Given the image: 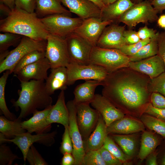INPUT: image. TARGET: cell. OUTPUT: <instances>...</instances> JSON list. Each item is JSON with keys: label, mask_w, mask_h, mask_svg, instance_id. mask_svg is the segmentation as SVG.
I'll use <instances>...</instances> for the list:
<instances>
[{"label": "cell", "mask_w": 165, "mask_h": 165, "mask_svg": "<svg viewBox=\"0 0 165 165\" xmlns=\"http://www.w3.org/2000/svg\"><path fill=\"white\" fill-rule=\"evenodd\" d=\"M151 3L158 13L165 10V0H152Z\"/></svg>", "instance_id": "cell-52"}, {"label": "cell", "mask_w": 165, "mask_h": 165, "mask_svg": "<svg viewBox=\"0 0 165 165\" xmlns=\"http://www.w3.org/2000/svg\"><path fill=\"white\" fill-rule=\"evenodd\" d=\"M108 134H129L145 131L142 121L132 117L124 116L107 127Z\"/></svg>", "instance_id": "cell-21"}, {"label": "cell", "mask_w": 165, "mask_h": 165, "mask_svg": "<svg viewBox=\"0 0 165 165\" xmlns=\"http://www.w3.org/2000/svg\"><path fill=\"white\" fill-rule=\"evenodd\" d=\"M158 13L151 1L145 0L134 4L120 16L117 22L125 24L131 29L140 23L147 24L156 21Z\"/></svg>", "instance_id": "cell-5"}, {"label": "cell", "mask_w": 165, "mask_h": 165, "mask_svg": "<svg viewBox=\"0 0 165 165\" xmlns=\"http://www.w3.org/2000/svg\"><path fill=\"white\" fill-rule=\"evenodd\" d=\"M47 40L37 41L23 36L20 42L10 51L6 57L0 62V73L9 70L13 73L16 65L26 54L35 50H46Z\"/></svg>", "instance_id": "cell-6"}, {"label": "cell", "mask_w": 165, "mask_h": 165, "mask_svg": "<svg viewBox=\"0 0 165 165\" xmlns=\"http://www.w3.org/2000/svg\"><path fill=\"white\" fill-rule=\"evenodd\" d=\"M150 102L155 107L165 109V97L159 93H151Z\"/></svg>", "instance_id": "cell-47"}, {"label": "cell", "mask_w": 165, "mask_h": 165, "mask_svg": "<svg viewBox=\"0 0 165 165\" xmlns=\"http://www.w3.org/2000/svg\"><path fill=\"white\" fill-rule=\"evenodd\" d=\"M68 78V86L79 80L104 81L108 72L102 67L93 64L82 65L70 62L66 67Z\"/></svg>", "instance_id": "cell-10"}, {"label": "cell", "mask_w": 165, "mask_h": 165, "mask_svg": "<svg viewBox=\"0 0 165 165\" xmlns=\"http://www.w3.org/2000/svg\"><path fill=\"white\" fill-rule=\"evenodd\" d=\"M53 105L42 111L36 110L33 113V116L31 117L28 120L22 122L21 125L23 128L31 133H45L43 129V124Z\"/></svg>", "instance_id": "cell-28"}, {"label": "cell", "mask_w": 165, "mask_h": 165, "mask_svg": "<svg viewBox=\"0 0 165 165\" xmlns=\"http://www.w3.org/2000/svg\"><path fill=\"white\" fill-rule=\"evenodd\" d=\"M106 165H121L122 162L102 146L98 149Z\"/></svg>", "instance_id": "cell-43"}, {"label": "cell", "mask_w": 165, "mask_h": 165, "mask_svg": "<svg viewBox=\"0 0 165 165\" xmlns=\"http://www.w3.org/2000/svg\"><path fill=\"white\" fill-rule=\"evenodd\" d=\"M134 4H137L141 2L144 1V0H130ZM149 1L151 2L152 0H148Z\"/></svg>", "instance_id": "cell-58"}, {"label": "cell", "mask_w": 165, "mask_h": 165, "mask_svg": "<svg viewBox=\"0 0 165 165\" xmlns=\"http://www.w3.org/2000/svg\"><path fill=\"white\" fill-rule=\"evenodd\" d=\"M150 40V39L141 40L138 42L133 44H126L119 50L125 55L128 57L131 56L137 53Z\"/></svg>", "instance_id": "cell-41"}, {"label": "cell", "mask_w": 165, "mask_h": 165, "mask_svg": "<svg viewBox=\"0 0 165 165\" xmlns=\"http://www.w3.org/2000/svg\"><path fill=\"white\" fill-rule=\"evenodd\" d=\"M66 105L69 112V129L73 144L72 154L75 159L74 165H82L85 152L82 138L77 123L76 105L72 100L68 101Z\"/></svg>", "instance_id": "cell-12"}, {"label": "cell", "mask_w": 165, "mask_h": 165, "mask_svg": "<svg viewBox=\"0 0 165 165\" xmlns=\"http://www.w3.org/2000/svg\"><path fill=\"white\" fill-rule=\"evenodd\" d=\"M20 82L19 98L16 101L11 100L16 110L20 109L18 119L21 120L38 109H44L52 105L53 99L46 90L44 80Z\"/></svg>", "instance_id": "cell-3"}, {"label": "cell", "mask_w": 165, "mask_h": 165, "mask_svg": "<svg viewBox=\"0 0 165 165\" xmlns=\"http://www.w3.org/2000/svg\"><path fill=\"white\" fill-rule=\"evenodd\" d=\"M20 158L13 153L10 148L6 145L0 146V165H11L16 160Z\"/></svg>", "instance_id": "cell-39"}, {"label": "cell", "mask_w": 165, "mask_h": 165, "mask_svg": "<svg viewBox=\"0 0 165 165\" xmlns=\"http://www.w3.org/2000/svg\"><path fill=\"white\" fill-rule=\"evenodd\" d=\"M35 13L39 18L63 14L71 16V13L62 5L61 0H35Z\"/></svg>", "instance_id": "cell-25"}, {"label": "cell", "mask_w": 165, "mask_h": 165, "mask_svg": "<svg viewBox=\"0 0 165 165\" xmlns=\"http://www.w3.org/2000/svg\"><path fill=\"white\" fill-rule=\"evenodd\" d=\"M15 7L27 12H35V0H15Z\"/></svg>", "instance_id": "cell-44"}, {"label": "cell", "mask_w": 165, "mask_h": 165, "mask_svg": "<svg viewBox=\"0 0 165 165\" xmlns=\"http://www.w3.org/2000/svg\"><path fill=\"white\" fill-rule=\"evenodd\" d=\"M82 165H106L98 150H90L85 152Z\"/></svg>", "instance_id": "cell-37"}, {"label": "cell", "mask_w": 165, "mask_h": 165, "mask_svg": "<svg viewBox=\"0 0 165 165\" xmlns=\"http://www.w3.org/2000/svg\"><path fill=\"white\" fill-rule=\"evenodd\" d=\"M50 34L66 38L74 32L84 19L72 18L63 14H55L40 18Z\"/></svg>", "instance_id": "cell-7"}, {"label": "cell", "mask_w": 165, "mask_h": 165, "mask_svg": "<svg viewBox=\"0 0 165 165\" xmlns=\"http://www.w3.org/2000/svg\"><path fill=\"white\" fill-rule=\"evenodd\" d=\"M46 90L51 95L57 90H65L68 86V78L66 67L51 68V73L46 80Z\"/></svg>", "instance_id": "cell-22"}, {"label": "cell", "mask_w": 165, "mask_h": 165, "mask_svg": "<svg viewBox=\"0 0 165 165\" xmlns=\"http://www.w3.org/2000/svg\"><path fill=\"white\" fill-rule=\"evenodd\" d=\"M129 67L131 68L154 78L165 72V67L160 57L156 55L140 61H130Z\"/></svg>", "instance_id": "cell-20"}, {"label": "cell", "mask_w": 165, "mask_h": 165, "mask_svg": "<svg viewBox=\"0 0 165 165\" xmlns=\"http://www.w3.org/2000/svg\"><path fill=\"white\" fill-rule=\"evenodd\" d=\"M103 146L120 160L123 164L127 165L130 163L132 157L126 154L110 136L108 135L106 137Z\"/></svg>", "instance_id": "cell-33"}, {"label": "cell", "mask_w": 165, "mask_h": 165, "mask_svg": "<svg viewBox=\"0 0 165 165\" xmlns=\"http://www.w3.org/2000/svg\"><path fill=\"white\" fill-rule=\"evenodd\" d=\"M126 26L112 23L107 26L103 31L96 46L106 49H119L126 44L123 33Z\"/></svg>", "instance_id": "cell-15"}, {"label": "cell", "mask_w": 165, "mask_h": 165, "mask_svg": "<svg viewBox=\"0 0 165 165\" xmlns=\"http://www.w3.org/2000/svg\"><path fill=\"white\" fill-rule=\"evenodd\" d=\"M45 57L50 62L51 68L66 67L70 61L66 38L50 34L47 39Z\"/></svg>", "instance_id": "cell-9"}, {"label": "cell", "mask_w": 165, "mask_h": 165, "mask_svg": "<svg viewBox=\"0 0 165 165\" xmlns=\"http://www.w3.org/2000/svg\"><path fill=\"white\" fill-rule=\"evenodd\" d=\"M56 131L32 135L28 132L17 136L12 139H7L2 134H0V144L5 142H12L16 145L21 151L24 162H25L26 156L31 146L35 143H38L47 147L53 145L55 142Z\"/></svg>", "instance_id": "cell-8"}, {"label": "cell", "mask_w": 165, "mask_h": 165, "mask_svg": "<svg viewBox=\"0 0 165 165\" xmlns=\"http://www.w3.org/2000/svg\"><path fill=\"white\" fill-rule=\"evenodd\" d=\"M156 21L158 25L165 30V14L160 15Z\"/></svg>", "instance_id": "cell-54"}, {"label": "cell", "mask_w": 165, "mask_h": 165, "mask_svg": "<svg viewBox=\"0 0 165 165\" xmlns=\"http://www.w3.org/2000/svg\"><path fill=\"white\" fill-rule=\"evenodd\" d=\"M50 68V62L45 57L25 66L16 76L20 81L27 82L31 80L44 81L48 77L47 71Z\"/></svg>", "instance_id": "cell-17"}, {"label": "cell", "mask_w": 165, "mask_h": 165, "mask_svg": "<svg viewBox=\"0 0 165 165\" xmlns=\"http://www.w3.org/2000/svg\"><path fill=\"white\" fill-rule=\"evenodd\" d=\"M71 12L83 19L101 17V9L89 0H61Z\"/></svg>", "instance_id": "cell-19"}, {"label": "cell", "mask_w": 165, "mask_h": 165, "mask_svg": "<svg viewBox=\"0 0 165 165\" xmlns=\"http://www.w3.org/2000/svg\"><path fill=\"white\" fill-rule=\"evenodd\" d=\"M0 31L26 36L37 41L47 40L49 33L35 12L15 7L0 21Z\"/></svg>", "instance_id": "cell-2"}, {"label": "cell", "mask_w": 165, "mask_h": 165, "mask_svg": "<svg viewBox=\"0 0 165 165\" xmlns=\"http://www.w3.org/2000/svg\"><path fill=\"white\" fill-rule=\"evenodd\" d=\"M159 145L158 152L157 162L158 164L165 165V139H163Z\"/></svg>", "instance_id": "cell-50"}, {"label": "cell", "mask_w": 165, "mask_h": 165, "mask_svg": "<svg viewBox=\"0 0 165 165\" xmlns=\"http://www.w3.org/2000/svg\"><path fill=\"white\" fill-rule=\"evenodd\" d=\"M160 135L149 131H144L142 134L138 157L141 160L155 151L163 140Z\"/></svg>", "instance_id": "cell-27"}, {"label": "cell", "mask_w": 165, "mask_h": 165, "mask_svg": "<svg viewBox=\"0 0 165 165\" xmlns=\"http://www.w3.org/2000/svg\"><path fill=\"white\" fill-rule=\"evenodd\" d=\"M26 159L30 165H48L33 145L28 152Z\"/></svg>", "instance_id": "cell-40"}, {"label": "cell", "mask_w": 165, "mask_h": 165, "mask_svg": "<svg viewBox=\"0 0 165 165\" xmlns=\"http://www.w3.org/2000/svg\"><path fill=\"white\" fill-rule=\"evenodd\" d=\"M0 2L7 6L11 10L15 7V0H0Z\"/></svg>", "instance_id": "cell-55"}, {"label": "cell", "mask_w": 165, "mask_h": 165, "mask_svg": "<svg viewBox=\"0 0 165 165\" xmlns=\"http://www.w3.org/2000/svg\"><path fill=\"white\" fill-rule=\"evenodd\" d=\"M134 4L130 0H117L105 6L101 10L100 18L113 23L117 22L120 16Z\"/></svg>", "instance_id": "cell-26"}, {"label": "cell", "mask_w": 165, "mask_h": 165, "mask_svg": "<svg viewBox=\"0 0 165 165\" xmlns=\"http://www.w3.org/2000/svg\"><path fill=\"white\" fill-rule=\"evenodd\" d=\"M102 82L95 80H87L77 86L73 92L74 98L73 100L75 104H90L94 98L96 88L102 85Z\"/></svg>", "instance_id": "cell-24"}, {"label": "cell", "mask_w": 165, "mask_h": 165, "mask_svg": "<svg viewBox=\"0 0 165 165\" xmlns=\"http://www.w3.org/2000/svg\"><path fill=\"white\" fill-rule=\"evenodd\" d=\"M64 127V132L60 147V151L63 155L67 153H72L73 150V144L70 135L69 126Z\"/></svg>", "instance_id": "cell-42"}, {"label": "cell", "mask_w": 165, "mask_h": 165, "mask_svg": "<svg viewBox=\"0 0 165 165\" xmlns=\"http://www.w3.org/2000/svg\"><path fill=\"white\" fill-rule=\"evenodd\" d=\"M23 36L9 32L0 34V53L8 50L11 46L19 43Z\"/></svg>", "instance_id": "cell-36"}, {"label": "cell", "mask_w": 165, "mask_h": 165, "mask_svg": "<svg viewBox=\"0 0 165 165\" xmlns=\"http://www.w3.org/2000/svg\"><path fill=\"white\" fill-rule=\"evenodd\" d=\"M90 104L102 116L107 127L125 116L123 113L102 94H96Z\"/></svg>", "instance_id": "cell-18"}, {"label": "cell", "mask_w": 165, "mask_h": 165, "mask_svg": "<svg viewBox=\"0 0 165 165\" xmlns=\"http://www.w3.org/2000/svg\"><path fill=\"white\" fill-rule=\"evenodd\" d=\"M61 163V165H74L75 159L72 153H67L63 155Z\"/></svg>", "instance_id": "cell-51"}, {"label": "cell", "mask_w": 165, "mask_h": 165, "mask_svg": "<svg viewBox=\"0 0 165 165\" xmlns=\"http://www.w3.org/2000/svg\"><path fill=\"white\" fill-rule=\"evenodd\" d=\"M157 55L162 59L165 67V31L160 33L158 39Z\"/></svg>", "instance_id": "cell-49"}, {"label": "cell", "mask_w": 165, "mask_h": 165, "mask_svg": "<svg viewBox=\"0 0 165 165\" xmlns=\"http://www.w3.org/2000/svg\"><path fill=\"white\" fill-rule=\"evenodd\" d=\"M113 22L104 21L101 18L93 17L84 19L82 23L74 32L80 36L93 47L97 41L105 28Z\"/></svg>", "instance_id": "cell-14"}, {"label": "cell", "mask_w": 165, "mask_h": 165, "mask_svg": "<svg viewBox=\"0 0 165 165\" xmlns=\"http://www.w3.org/2000/svg\"><path fill=\"white\" fill-rule=\"evenodd\" d=\"M137 32L141 40L151 39L159 34V32H157L156 30L149 28L146 25L140 28Z\"/></svg>", "instance_id": "cell-46"}, {"label": "cell", "mask_w": 165, "mask_h": 165, "mask_svg": "<svg viewBox=\"0 0 165 165\" xmlns=\"http://www.w3.org/2000/svg\"><path fill=\"white\" fill-rule=\"evenodd\" d=\"M159 34L144 46L135 54L129 56L130 61L135 62L152 57L158 54Z\"/></svg>", "instance_id": "cell-31"}, {"label": "cell", "mask_w": 165, "mask_h": 165, "mask_svg": "<svg viewBox=\"0 0 165 165\" xmlns=\"http://www.w3.org/2000/svg\"><path fill=\"white\" fill-rule=\"evenodd\" d=\"M111 134L110 137L126 154L131 157L135 155L138 144L137 137L134 134Z\"/></svg>", "instance_id": "cell-30"}, {"label": "cell", "mask_w": 165, "mask_h": 165, "mask_svg": "<svg viewBox=\"0 0 165 165\" xmlns=\"http://www.w3.org/2000/svg\"><path fill=\"white\" fill-rule=\"evenodd\" d=\"M21 119L17 118L14 120L7 119L4 116H0V133L7 139H12L17 136L26 132L23 128Z\"/></svg>", "instance_id": "cell-29"}, {"label": "cell", "mask_w": 165, "mask_h": 165, "mask_svg": "<svg viewBox=\"0 0 165 165\" xmlns=\"http://www.w3.org/2000/svg\"><path fill=\"white\" fill-rule=\"evenodd\" d=\"M148 89L151 93L157 92L165 97V72L154 78L150 79Z\"/></svg>", "instance_id": "cell-38"}, {"label": "cell", "mask_w": 165, "mask_h": 165, "mask_svg": "<svg viewBox=\"0 0 165 165\" xmlns=\"http://www.w3.org/2000/svg\"><path fill=\"white\" fill-rule=\"evenodd\" d=\"M148 75L129 67L109 73L102 82V94L125 115L140 117L150 102Z\"/></svg>", "instance_id": "cell-1"}, {"label": "cell", "mask_w": 165, "mask_h": 165, "mask_svg": "<svg viewBox=\"0 0 165 165\" xmlns=\"http://www.w3.org/2000/svg\"><path fill=\"white\" fill-rule=\"evenodd\" d=\"M45 57V51L35 50L24 56L15 66L13 73L16 75L22 68Z\"/></svg>", "instance_id": "cell-35"}, {"label": "cell", "mask_w": 165, "mask_h": 165, "mask_svg": "<svg viewBox=\"0 0 165 165\" xmlns=\"http://www.w3.org/2000/svg\"><path fill=\"white\" fill-rule=\"evenodd\" d=\"M107 128L104 118L101 115L95 129L88 138L83 141L85 152L90 150H98L103 145L105 139L108 135Z\"/></svg>", "instance_id": "cell-23"}, {"label": "cell", "mask_w": 165, "mask_h": 165, "mask_svg": "<svg viewBox=\"0 0 165 165\" xmlns=\"http://www.w3.org/2000/svg\"><path fill=\"white\" fill-rule=\"evenodd\" d=\"M157 151H155L150 154L147 157L146 164L148 165H158L157 162Z\"/></svg>", "instance_id": "cell-53"}, {"label": "cell", "mask_w": 165, "mask_h": 165, "mask_svg": "<svg viewBox=\"0 0 165 165\" xmlns=\"http://www.w3.org/2000/svg\"><path fill=\"white\" fill-rule=\"evenodd\" d=\"M126 44H132L137 43L141 40L137 31L129 29L125 30L123 34Z\"/></svg>", "instance_id": "cell-48"}, {"label": "cell", "mask_w": 165, "mask_h": 165, "mask_svg": "<svg viewBox=\"0 0 165 165\" xmlns=\"http://www.w3.org/2000/svg\"><path fill=\"white\" fill-rule=\"evenodd\" d=\"M117 0H105L106 5L112 3Z\"/></svg>", "instance_id": "cell-57"}, {"label": "cell", "mask_w": 165, "mask_h": 165, "mask_svg": "<svg viewBox=\"0 0 165 165\" xmlns=\"http://www.w3.org/2000/svg\"><path fill=\"white\" fill-rule=\"evenodd\" d=\"M140 119L148 128L154 131L165 139V121L145 113L141 116Z\"/></svg>", "instance_id": "cell-32"}, {"label": "cell", "mask_w": 165, "mask_h": 165, "mask_svg": "<svg viewBox=\"0 0 165 165\" xmlns=\"http://www.w3.org/2000/svg\"><path fill=\"white\" fill-rule=\"evenodd\" d=\"M65 38L70 62L82 65L90 64L91 53L93 46L74 32Z\"/></svg>", "instance_id": "cell-11"}, {"label": "cell", "mask_w": 165, "mask_h": 165, "mask_svg": "<svg viewBox=\"0 0 165 165\" xmlns=\"http://www.w3.org/2000/svg\"><path fill=\"white\" fill-rule=\"evenodd\" d=\"M130 61L129 57L119 49L97 46L93 47L90 59V64L101 66L108 73L129 67Z\"/></svg>", "instance_id": "cell-4"}, {"label": "cell", "mask_w": 165, "mask_h": 165, "mask_svg": "<svg viewBox=\"0 0 165 165\" xmlns=\"http://www.w3.org/2000/svg\"><path fill=\"white\" fill-rule=\"evenodd\" d=\"M69 112L65 102L64 90H61L56 104L45 119L43 125L45 132L50 130L51 124L56 123L63 125L64 127L69 125Z\"/></svg>", "instance_id": "cell-16"}, {"label": "cell", "mask_w": 165, "mask_h": 165, "mask_svg": "<svg viewBox=\"0 0 165 165\" xmlns=\"http://www.w3.org/2000/svg\"><path fill=\"white\" fill-rule=\"evenodd\" d=\"M102 10L106 6L105 0H89Z\"/></svg>", "instance_id": "cell-56"}, {"label": "cell", "mask_w": 165, "mask_h": 165, "mask_svg": "<svg viewBox=\"0 0 165 165\" xmlns=\"http://www.w3.org/2000/svg\"><path fill=\"white\" fill-rule=\"evenodd\" d=\"M89 103L76 105V121L83 141L86 140L95 129L101 115Z\"/></svg>", "instance_id": "cell-13"}, {"label": "cell", "mask_w": 165, "mask_h": 165, "mask_svg": "<svg viewBox=\"0 0 165 165\" xmlns=\"http://www.w3.org/2000/svg\"><path fill=\"white\" fill-rule=\"evenodd\" d=\"M9 74V71H6L0 78V109L1 112L7 119L10 120H14L17 119L16 116L15 114L11 112L8 108L5 96L6 81Z\"/></svg>", "instance_id": "cell-34"}, {"label": "cell", "mask_w": 165, "mask_h": 165, "mask_svg": "<svg viewBox=\"0 0 165 165\" xmlns=\"http://www.w3.org/2000/svg\"><path fill=\"white\" fill-rule=\"evenodd\" d=\"M144 113L148 114L165 121V109L155 107L150 102L147 105L145 110Z\"/></svg>", "instance_id": "cell-45"}]
</instances>
